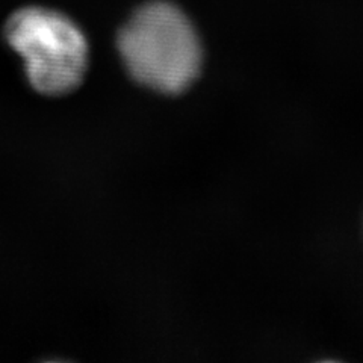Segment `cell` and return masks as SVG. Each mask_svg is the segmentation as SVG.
Listing matches in <instances>:
<instances>
[{
    "instance_id": "obj_2",
    "label": "cell",
    "mask_w": 363,
    "mask_h": 363,
    "mask_svg": "<svg viewBox=\"0 0 363 363\" xmlns=\"http://www.w3.org/2000/svg\"><path fill=\"white\" fill-rule=\"evenodd\" d=\"M5 38L25 61L29 82L38 93L68 94L84 81L86 38L58 11L41 6L16 11L5 25Z\"/></svg>"
},
{
    "instance_id": "obj_1",
    "label": "cell",
    "mask_w": 363,
    "mask_h": 363,
    "mask_svg": "<svg viewBox=\"0 0 363 363\" xmlns=\"http://www.w3.org/2000/svg\"><path fill=\"white\" fill-rule=\"evenodd\" d=\"M118 50L135 81L159 93L185 91L200 73L201 44L196 28L169 2H150L126 21Z\"/></svg>"
}]
</instances>
